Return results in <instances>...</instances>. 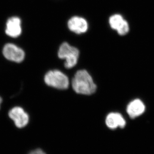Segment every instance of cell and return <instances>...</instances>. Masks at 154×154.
Returning a JSON list of instances; mask_svg holds the SVG:
<instances>
[{"label": "cell", "instance_id": "obj_1", "mask_svg": "<svg viewBox=\"0 0 154 154\" xmlns=\"http://www.w3.org/2000/svg\"><path fill=\"white\" fill-rule=\"evenodd\" d=\"M74 91L79 94L90 95L96 91L97 87L91 76L85 70H79L72 81Z\"/></svg>", "mask_w": 154, "mask_h": 154}, {"label": "cell", "instance_id": "obj_2", "mask_svg": "<svg viewBox=\"0 0 154 154\" xmlns=\"http://www.w3.org/2000/svg\"><path fill=\"white\" fill-rule=\"evenodd\" d=\"M79 56V50L70 45L67 43H63L61 44L58 50V57L66 60L64 66L66 68L70 69L74 67L78 62Z\"/></svg>", "mask_w": 154, "mask_h": 154}, {"label": "cell", "instance_id": "obj_3", "mask_svg": "<svg viewBox=\"0 0 154 154\" xmlns=\"http://www.w3.org/2000/svg\"><path fill=\"white\" fill-rule=\"evenodd\" d=\"M45 84L56 89L64 90L68 88L69 81L66 75L59 70H51L45 76Z\"/></svg>", "mask_w": 154, "mask_h": 154}, {"label": "cell", "instance_id": "obj_4", "mask_svg": "<svg viewBox=\"0 0 154 154\" xmlns=\"http://www.w3.org/2000/svg\"><path fill=\"white\" fill-rule=\"evenodd\" d=\"M3 54L7 59L16 63L22 62L25 58L24 51L15 44H6L3 48Z\"/></svg>", "mask_w": 154, "mask_h": 154}, {"label": "cell", "instance_id": "obj_5", "mask_svg": "<svg viewBox=\"0 0 154 154\" xmlns=\"http://www.w3.org/2000/svg\"><path fill=\"white\" fill-rule=\"evenodd\" d=\"M9 116L18 128H24L29 122V116L23 108L20 107H15L11 109Z\"/></svg>", "mask_w": 154, "mask_h": 154}, {"label": "cell", "instance_id": "obj_6", "mask_svg": "<svg viewBox=\"0 0 154 154\" xmlns=\"http://www.w3.org/2000/svg\"><path fill=\"white\" fill-rule=\"evenodd\" d=\"M109 22L111 27L113 29L116 30L121 36L126 35L129 31L128 22L123 19L121 15L115 14L111 16Z\"/></svg>", "mask_w": 154, "mask_h": 154}, {"label": "cell", "instance_id": "obj_7", "mask_svg": "<svg viewBox=\"0 0 154 154\" xmlns=\"http://www.w3.org/2000/svg\"><path fill=\"white\" fill-rule=\"evenodd\" d=\"M21 20L19 17H13L8 19L5 32L6 34L12 38H17L22 33Z\"/></svg>", "mask_w": 154, "mask_h": 154}, {"label": "cell", "instance_id": "obj_8", "mask_svg": "<svg viewBox=\"0 0 154 154\" xmlns=\"http://www.w3.org/2000/svg\"><path fill=\"white\" fill-rule=\"evenodd\" d=\"M69 29L75 33H85L88 29V24L86 20L80 17H73L68 22Z\"/></svg>", "mask_w": 154, "mask_h": 154}, {"label": "cell", "instance_id": "obj_9", "mask_svg": "<svg viewBox=\"0 0 154 154\" xmlns=\"http://www.w3.org/2000/svg\"><path fill=\"white\" fill-rule=\"evenodd\" d=\"M105 123L107 126L111 129H115L118 127L123 128L126 125V121L120 114L111 113L106 117Z\"/></svg>", "mask_w": 154, "mask_h": 154}, {"label": "cell", "instance_id": "obj_10", "mask_svg": "<svg viewBox=\"0 0 154 154\" xmlns=\"http://www.w3.org/2000/svg\"><path fill=\"white\" fill-rule=\"evenodd\" d=\"M145 110V106L142 101L135 99L128 104L127 112L131 118H135L143 114Z\"/></svg>", "mask_w": 154, "mask_h": 154}, {"label": "cell", "instance_id": "obj_11", "mask_svg": "<svg viewBox=\"0 0 154 154\" xmlns=\"http://www.w3.org/2000/svg\"><path fill=\"white\" fill-rule=\"evenodd\" d=\"M28 154H46L41 149H37L35 150H33Z\"/></svg>", "mask_w": 154, "mask_h": 154}, {"label": "cell", "instance_id": "obj_12", "mask_svg": "<svg viewBox=\"0 0 154 154\" xmlns=\"http://www.w3.org/2000/svg\"><path fill=\"white\" fill-rule=\"evenodd\" d=\"M2 99L0 97V106H1V104H2Z\"/></svg>", "mask_w": 154, "mask_h": 154}]
</instances>
